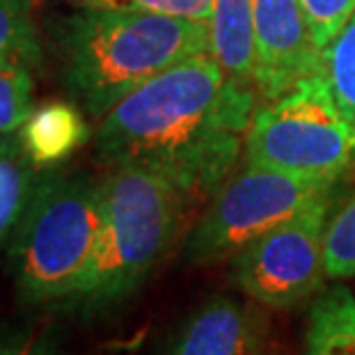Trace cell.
I'll return each mask as SVG.
<instances>
[{"instance_id": "obj_1", "label": "cell", "mask_w": 355, "mask_h": 355, "mask_svg": "<svg viewBox=\"0 0 355 355\" xmlns=\"http://www.w3.org/2000/svg\"><path fill=\"white\" fill-rule=\"evenodd\" d=\"M257 108V89L227 76L211 53L188 58L133 89L96 122L108 168L158 172L188 204L207 202L232 177Z\"/></svg>"}, {"instance_id": "obj_2", "label": "cell", "mask_w": 355, "mask_h": 355, "mask_svg": "<svg viewBox=\"0 0 355 355\" xmlns=\"http://www.w3.org/2000/svg\"><path fill=\"white\" fill-rule=\"evenodd\" d=\"M60 76L89 119L188 58L209 53L204 21L142 10H73L55 30Z\"/></svg>"}, {"instance_id": "obj_3", "label": "cell", "mask_w": 355, "mask_h": 355, "mask_svg": "<svg viewBox=\"0 0 355 355\" xmlns=\"http://www.w3.org/2000/svg\"><path fill=\"white\" fill-rule=\"evenodd\" d=\"M186 209L184 195L158 172L110 168L94 259L73 303L99 312L131 298L175 243Z\"/></svg>"}, {"instance_id": "obj_4", "label": "cell", "mask_w": 355, "mask_h": 355, "mask_svg": "<svg viewBox=\"0 0 355 355\" xmlns=\"http://www.w3.org/2000/svg\"><path fill=\"white\" fill-rule=\"evenodd\" d=\"M103 218V179L46 172L12 236L10 266L28 305L71 300L92 266Z\"/></svg>"}, {"instance_id": "obj_5", "label": "cell", "mask_w": 355, "mask_h": 355, "mask_svg": "<svg viewBox=\"0 0 355 355\" xmlns=\"http://www.w3.org/2000/svg\"><path fill=\"white\" fill-rule=\"evenodd\" d=\"M245 163L339 181L355 165V128L339 110L326 78L312 73L254 108Z\"/></svg>"}, {"instance_id": "obj_6", "label": "cell", "mask_w": 355, "mask_h": 355, "mask_svg": "<svg viewBox=\"0 0 355 355\" xmlns=\"http://www.w3.org/2000/svg\"><path fill=\"white\" fill-rule=\"evenodd\" d=\"M337 181L245 163L220 186L184 243V261L211 266L232 259L309 204L335 193Z\"/></svg>"}, {"instance_id": "obj_7", "label": "cell", "mask_w": 355, "mask_h": 355, "mask_svg": "<svg viewBox=\"0 0 355 355\" xmlns=\"http://www.w3.org/2000/svg\"><path fill=\"white\" fill-rule=\"evenodd\" d=\"M332 195L309 204L232 257V282L248 298L268 309H289L323 289Z\"/></svg>"}, {"instance_id": "obj_8", "label": "cell", "mask_w": 355, "mask_h": 355, "mask_svg": "<svg viewBox=\"0 0 355 355\" xmlns=\"http://www.w3.org/2000/svg\"><path fill=\"white\" fill-rule=\"evenodd\" d=\"M254 89L263 101L289 92L319 73V58L300 0H252Z\"/></svg>"}, {"instance_id": "obj_9", "label": "cell", "mask_w": 355, "mask_h": 355, "mask_svg": "<svg viewBox=\"0 0 355 355\" xmlns=\"http://www.w3.org/2000/svg\"><path fill=\"white\" fill-rule=\"evenodd\" d=\"M268 316L259 303L214 296L191 314L168 355H263Z\"/></svg>"}, {"instance_id": "obj_10", "label": "cell", "mask_w": 355, "mask_h": 355, "mask_svg": "<svg viewBox=\"0 0 355 355\" xmlns=\"http://www.w3.org/2000/svg\"><path fill=\"white\" fill-rule=\"evenodd\" d=\"M17 135L37 168H55L85 145L89 138L87 115L76 103L46 101L35 105Z\"/></svg>"}, {"instance_id": "obj_11", "label": "cell", "mask_w": 355, "mask_h": 355, "mask_svg": "<svg viewBox=\"0 0 355 355\" xmlns=\"http://www.w3.org/2000/svg\"><path fill=\"white\" fill-rule=\"evenodd\" d=\"M207 28L211 58L241 85L254 87L252 0H211Z\"/></svg>"}, {"instance_id": "obj_12", "label": "cell", "mask_w": 355, "mask_h": 355, "mask_svg": "<svg viewBox=\"0 0 355 355\" xmlns=\"http://www.w3.org/2000/svg\"><path fill=\"white\" fill-rule=\"evenodd\" d=\"M303 355H355V293L349 286H323L314 298Z\"/></svg>"}, {"instance_id": "obj_13", "label": "cell", "mask_w": 355, "mask_h": 355, "mask_svg": "<svg viewBox=\"0 0 355 355\" xmlns=\"http://www.w3.org/2000/svg\"><path fill=\"white\" fill-rule=\"evenodd\" d=\"M37 179V165L24 152L19 135H0V245L12 241Z\"/></svg>"}, {"instance_id": "obj_14", "label": "cell", "mask_w": 355, "mask_h": 355, "mask_svg": "<svg viewBox=\"0 0 355 355\" xmlns=\"http://www.w3.org/2000/svg\"><path fill=\"white\" fill-rule=\"evenodd\" d=\"M30 55L0 58V135L17 133L26 117L33 112V67Z\"/></svg>"}, {"instance_id": "obj_15", "label": "cell", "mask_w": 355, "mask_h": 355, "mask_svg": "<svg viewBox=\"0 0 355 355\" xmlns=\"http://www.w3.org/2000/svg\"><path fill=\"white\" fill-rule=\"evenodd\" d=\"M319 73L326 78L339 110L355 128V14L342 33L321 51Z\"/></svg>"}, {"instance_id": "obj_16", "label": "cell", "mask_w": 355, "mask_h": 355, "mask_svg": "<svg viewBox=\"0 0 355 355\" xmlns=\"http://www.w3.org/2000/svg\"><path fill=\"white\" fill-rule=\"evenodd\" d=\"M326 275L342 282L355 277V195L330 214L326 227Z\"/></svg>"}, {"instance_id": "obj_17", "label": "cell", "mask_w": 355, "mask_h": 355, "mask_svg": "<svg viewBox=\"0 0 355 355\" xmlns=\"http://www.w3.org/2000/svg\"><path fill=\"white\" fill-rule=\"evenodd\" d=\"M30 55L40 60L33 0H0V58Z\"/></svg>"}, {"instance_id": "obj_18", "label": "cell", "mask_w": 355, "mask_h": 355, "mask_svg": "<svg viewBox=\"0 0 355 355\" xmlns=\"http://www.w3.org/2000/svg\"><path fill=\"white\" fill-rule=\"evenodd\" d=\"M316 51H323L355 14V0H300Z\"/></svg>"}, {"instance_id": "obj_19", "label": "cell", "mask_w": 355, "mask_h": 355, "mask_svg": "<svg viewBox=\"0 0 355 355\" xmlns=\"http://www.w3.org/2000/svg\"><path fill=\"white\" fill-rule=\"evenodd\" d=\"M73 10H142L186 17L207 24L211 0H62Z\"/></svg>"}, {"instance_id": "obj_20", "label": "cell", "mask_w": 355, "mask_h": 355, "mask_svg": "<svg viewBox=\"0 0 355 355\" xmlns=\"http://www.w3.org/2000/svg\"><path fill=\"white\" fill-rule=\"evenodd\" d=\"M0 355H55L42 344H5L0 346Z\"/></svg>"}]
</instances>
